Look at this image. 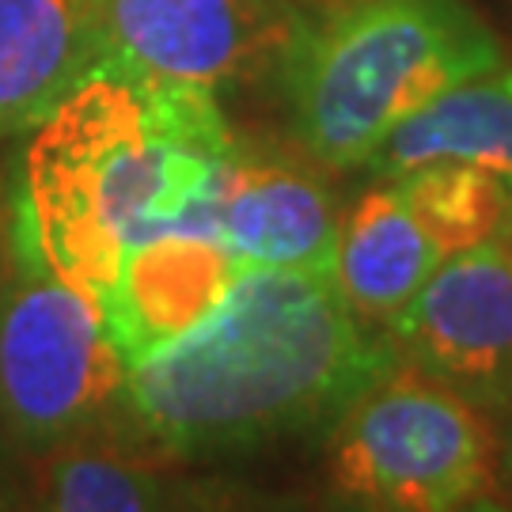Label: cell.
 <instances>
[{
	"mask_svg": "<svg viewBox=\"0 0 512 512\" xmlns=\"http://www.w3.org/2000/svg\"><path fill=\"white\" fill-rule=\"evenodd\" d=\"M501 239H505V247H509V255H512V220H509V228H505V236Z\"/></svg>",
	"mask_w": 512,
	"mask_h": 512,
	"instance_id": "ac0fdd59",
	"label": "cell"
},
{
	"mask_svg": "<svg viewBox=\"0 0 512 512\" xmlns=\"http://www.w3.org/2000/svg\"><path fill=\"white\" fill-rule=\"evenodd\" d=\"M148 440L126 425L84 433L23 459L27 509L54 512H145L205 505V486L179 478Z\"/></svg>",
	"mask_w": 512,
	"mask_h": 512,
	"instance_id": "8fae6325",
	"label": "cell"
},
{
	"mask_svg": "<svg viewBox=\"0 0 512 512\" xmlns=\"http://www.w3.org/2000/svg\"><path fill=\"white\" fill-rule=\"evenodd\" d=\"M243 270L217 232H164L137 243L99 300L126 365L209 319Z\"/></svg>",
	"mask_w": 512,
	"mask_h": 512,
	"instance_id": "9c48e42d",
	"label": "cell"
},
{
	"mask_svg": "<svg viewBox=\"0 0 512 512\" xmlns=\"http://www.w3.org/2000/svg\"><path fill=\"white\" fill-rule=\"evenodd\" d=\"M327 482L365 509H490L505 494L494 418L399 361L330 421Z\"/></svg>",
	"mask_w": 512,
	"mask_h": 512,
	"instance_id": "5b68a950",
	"label": "cell"
},
{
	"mask_svg": "<svg viewBox=\"0 0 512 512\" xmlns=\"http://www.w3.org/2000/svg\"><path fill=\"white\" fill-rule=\"evenodd\" d=\"M399 361L330 277L247 266L209 319L129 365L126 429L179 463L243 456L330 429Z\"/></svg>",
	"mask_w": 512,
	"mask_h": 512,
	"instance_id": "6da1fadb",
	"label": "cell"
},
{
	"mask_svg": "<svg viewBox=\"0 0 512 512\" xmlns=\"http://www.w3.org/2000/svg\"><path fill=\"white\" fill-rule=\"evenodd\" d=\"M4 277H8V190L0 175V293H4Z\"/></svg>",
	"mask_w": 512,
	"mask_h": 512,
	"instance_id": "e0dca14e",
	"label": "cell"
},
{
	"mask_svg": "<svg viewBox=\"0 0 512 512\" xmlns=\"http://www.w3.org/2000/svg\"><path fill=\"white\" fill-rule=\"evenodd\" d=\"M425 164H467L512 186V61L463 76L403 126L365 164L376 179H395Z\"/></svg>",
	"mask_w": 512,
	"mask_h": 512,
	"instance_id": "4fadbf2b",
	"label": "cell"
},
{
	"mask_svg": "<svg viewBox=\"0 0 512 512\" xmlns=\"http://www.w3.org/2000/svg\"><path fill=\"white\" fill-rule=\"evenodd\" d=\"M103 65L99 0H0V141L42 126Z\"/></svg>",
	"mask_w": 512,
	"mask_h": 512,
	"instance_id": "30bf717a",
	"label": "cell"
},
{
	"mask_svg": "<svg viewBox=\"0 0 512 512\" xmlns=\"http://www.w3.org/2000/svg\"><path fill=\"white\" fill-rule=\"evenodd\" d=\"M0 509H27V471L23 456L0 444Z\"/></svg>",
	"mask_w": 512,
	"mask_h": 512,
	"instance_id": "9a60e30c",
	"label": "cell"
},
{
	"mask_svg": "<svg viewBox=\"0 0 512 512\" xmlns=\"http://www.w3.org/2000/svg\"><path fill=\"white\" fill-rule=\"evenodd\" d=\"M107 65L220 92L274 65L296 12L285 0H99Z\"/></svg>",
	"mask_w": 512,
	"mask_h": 512,
	"instance_id": "52a82bcc",
	"label": "cell"
},
{
	"mask_svg": "<svg viewBox=\"0 0 512 512\" xmlns=\"http://www.w3.org/2000/svg\"><path fill=\"white\" fill-rule=\"evenodd\" d=\"M213 228L243 266L330 277L342 213L311 164L236 141L217 186Z\"/></svg>",
	"mask_w": 512,
	"mask_h": 512,
	"instance_id": "ba28073f",
	"label": "cell"
},
{
	"mask_svg": "<svg viewBox=\"0 0 512 512\" xmlns=\"http://www.w3.org/2000/svg\"><path fill=\"white\" fill-rule=\"evenodd\" d=\"M501 57L467 0H323L293 16L270 69L300 152L353 171L410 114Z\"/></svg>",
	"mask_w": 512,
	"mask_h": 512,
	"instance_id": "3957f363",
	"label": "cell"
},
{
	"mask_svg": "<svg viewBox=\"0 0 512 512\" xmlns=\"http://www.w3.org/2000/svg\"><path fill=\"white\" fill-rule=\"evenodd\" d=\"M395 183L440 255L501 239L512 220V186L478 167L425 164L395 175Z\"/></svg>",
	"mask_w": 512,
	"mask_h": 512,
	"instance_id": "5bb4252c",
	"label": "cell"
},
{
	"mask_svg": "<svg viewBox=\"0 0 512 512\" xmlns=\"http://www.w3.org/2000/svg\"><path fill=\"white\" fill-rule=\"evenodd\" d=\"M437 243L421 228L395 179L368 186L342 213L330 281L365 323L387 330L440 266Z\"/></svg>",
	"mask_w": 512,
	"mask_h": 512,
	"instance_id": "7c38bea8",
	"label": "cell"
},
{
	"mask_svg": "<svg viewBox=\"0 0 512 512\" xmlns=\"http://www.w3.org/2000/svg\"><path fill=\"white\" fill-rule=\"evenodd\" d=\"M129 365L92 293L57 277L8 224L0 293V444L38 456L126 425Z\"/></svg>",
	"mask_w": 512,
	"mask_h": 512,
	"instance_id": "277c9868",
	"label": "cell"
},
{
	"mask_svg": "<svg viewBox=\"0 0 512 512\" xmlns=\"http://www.w3.org/2000/svg\"><path fill=\"white\" fill-rule=\"evenodd\" d=\"M494 433H497V478H501V490L512 497V399L494 418Z\"/></svg>",
	"mask_w": 512,
	"mask_h": 512,
	"instance_id": "2e32d148",
	"label": "cell"
},
{
	"mask_svg": "<svg viewBox=\"0 0 512 512\" xmlns=\"http://www.w3.org/2000/svg\"><path fill=\"white\" fill-rule=\"evenodd\" d=\"M236 133L217 95L103 65L27 133L8 224L57 277L103 300L122 258L164 232H217Z\"/></svg>",
	"mask_w": 512,
	"mask_h": 512,
	"instance_id": "7a4b0ae2",
	"label": "cell"
},
{
	"mask_svg": "<svg viewBox=\"0 0 512 512\" xmlns=\"http://www.w3.org/2000/svg\"><path fill=\"white\" fill-rule=\"evenodd\" d=\"M387 334L406 365L497 418L512 399V255L505 239L440 258Z\"/></svg>",
	"mask_w": 512,
	"mask_h": 512,
	"instance_id": "8992f818",
	"label": "cell"
}]
</instances>
